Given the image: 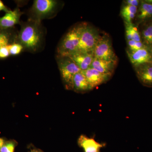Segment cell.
I'll use <instances>...</instances> for the list:
<instances>
[{
  "label": "cell",
  "mask_w": 152,
  "mask_h": 152,
  "mask_svg": "<svg viewBox=\"0 0 152 152\" xmlns=\"http://www.w3.org/2000/svg\"><path fill=\"white\" fill-rule=\"evenodd\" d=\"M21 28L18 33L16 43L21 45L24 50L35 53L44 42V32L41 22L29 19L20 23Z\"/></svg>",
  "instance_id": "cell-1"
},
{
  "label": "cell",
  "mask_w": 152,
  "mask_h": 152,
  "mask_svg": "<svg viewBox=\"0 0 152 152\" xmlns=\"http://www.w3.org/2000/svg\"><path fill=\"white\" fill-rule=\"evenodd\" d=\"M86 23L82 22L76 24L69 30L58 45L57 56L69 57L77 52L81 35Z\"/></svg>",
  "instance_id": "cell-2"
},
{
  "label": "cell",
  "mask_w": 152,
  "mask_h": 152,
  "mask_svg": "<svg viewBox=\"0 0 152 152\" xmlns=\"http://www.w3.org/2000/svg\"><path fill=\"white\" fill-rule=\"evenodd\" d=\"M62 6L56 0H35L30 10V18L38 21L56 16Z\"/></svg>",
  "instance_id": "cell-3"
},
{
  "label": "cell",
  "mask_w": 152,
  "mask_h": 152,
  "mask_svg": "<svg viewBox=\"0 0 152 152\" xmlns=\"http://www.w3.org/2000/svg\"><path fill=\"white\" fill-rule=\"evenodd\" d=\"M57 61L66 88L68 90H72L74 76L81 72V70L69 57L57 56Z\"/></svg>",
  "instance_id": "cell-4"
},
{
  "label": "cell",
  "mask_w": 152,
  "mask_h": 152,
  "mask_svg": "<svg viewBox=\"0 0 152 152\" xmlns=\"http://www.w3.org/2000/svg\"><path fill=\"white\" fill-rule=\"evenodd\" d=\"M101 36L96 28L87 23L81 35L76 53H93Z\"/></svg>",
  "instance_id": "cell-5"
},
{
  "label": "cell",
  "mask_w": 152,
  "mask_h": 152,
  "mask_svg": "<svg viewBox=\"0 0 152 152\" xmlns=\"http://www.w3.org/2000/svg\"><path fill=\"white\" fill-rule=\"evenodd\" d=\"M93 53L95 58L118 63V57L114 52L111 40L108 35L101 36Z\"/></svg>",
  "instance_id": "cell-6"
},
{
  "label": "cell",
  "mask_w": 152,
  "mask_h": 152,
  "mask_svg": "<svg viewBox=\"0 0 152 152\" xmlns=\"http://www.w3.org/2000/svg\"><path fill=\"white\" fill-rule=\"evenodd\" d=\"M126 53L134 68L144 64L152 63V48L146 46L135 51L126 50Z\"/></svg>",
  "instance_id": "cell-7"
},
{
  "label": "cell",
  "mask_w": 152,
  "mask_h": 152,
  "mask_svg": "<svg viewBox=\"0 0 152 152\" xmlns=\"http://www.w3.org/2000/svg\"><path fill=\"white\" fill-rule=\"evenodd\" d=\"M82 72L86 78L91 90L107 82L112 76L111 75L102 73L91 68Z\"/></svg>",
  "instance_id": "cell-8"
},
{
  "label": "cell",
  "mask_w": 152,
  "mask_h": 152,
  "mask_svg": "<svg viewBox=\"0 0 152 152\" xmlns=\"http://www.w3.org/2000/svg\"><path fill=\"white\" fill-rule=\"evenodd\" d=\"M23 13L18 8L6 13L4 16L0 17V28H11L15 25L20 24V19Z\"/></svg>",
  "instance_id": "cell-9"
},
{
  "label": "cell",
  "mask_w": 152,
  "mask_h": 152,
  "mask_svg": "<svg viewBox=\"0 0 152 152\" xmlns=\"http://www.w3.org/2000/svg\"><path fill=\"white\" fill-rule=\"evenodd\" d=\"M77 143L84 152H101V149L106 145L104 143L99 142L94 138L89 137L84 134L80 136Z\"/></svg>",
  "instance_id": "cell-10"
},
{
  "label": "cell",
  "mask_w": 152,
  "mask_h": 152,
  "mask_svg": "<svg viewBox=\"0 0 152 152\" xmlns=\"http://www.w3.org/2000/svg\"><path fill=\"white\" fill-rule=\"evenodd\" d=\"M139 80L145 86L152 87V63L134 68Z\"/></svg>",
  "instance_id": "cell-11"
},
{
  "label": "cell",
  "mask_w": 152,
  "mask_h": 152,
  "mask_svg": "<svg viewBox=\"0 0 152 152\" xmlns=\"http://www.w3.org/2000/svg\"><path fill=\"white\" fill-rule=\"evenodd\" d=\"M81 71L91 67L94 56L93 53H76L69 56Z\"/></svg>",
  "instance_id": "cell-12"
},
{
  "label": "cell",
  "mask_w": 152,
  "mask_h": 152,
  "mask_svg": "<svg viewBox=\"0 0 152 152\" xmlns=\"http://www.w3.org/2000/svg\"><path fill=\"white\" fill-rule=\"evenodd\" d=\"M117 62L94 58L91 67L104 74L113 75Z\"/></svg>",
  "instance_id": "cell-13"
},
{
  "label": "cell",
  "mask_w": 152,
  "mask_h": 152,
  "mask_svg": "<svg viewBox=\"0 0 152 152\" xmlns=\"http://www.w3.org/2000/svg\"><path fill=\"white\" fill-rule=\"evenodd\" d=\"M136 16L138 23H141L152 19V4L145 1L140 2Z\"/></svg>",
  "instance_id": "cell-14"
},
{
  "label": "cell",
  "mask_w": 152,
  "mask_h": 152,
  "mask_svg": "<svg viewBox=\"0 0 152 152\" xmlns=\"http://www.w3.org/2000/svg\"><path fill=\"white\" fill-rule=\"evenodd\" d=\"M72 90L80 93L87 92L91 90L86 78L82 71L74 76Z\"/></svg>",
  "instance_id": "cell-15"
},
{
  "label": "cell",
  "mask_w": 152,
  "mask_h": 152,
  "mask_svg": "<svg viewBox=\"0 0 152 152\" xmlns=\"http://www.w3.org/2000/svg\"><path fill=\"white\" fill-rule=\"evenodd\" d=\"M18 35L13 28H0V48L16 43Z\"/></svg>",
  "instance_id": "cell-16"
},
{
  "label": "cell",
  "mask_w": 152,
  "mask_h": 152,
  "mask_svg": "<svg viewBox=\"0 0 152 152\" xmlns=\"http://www.w3.org/2000/svg\"><path fill=\"white\" fill-rule=\"evenodd\" d=\"M126 37L127 41L141 42L140 34L134 24L124 22Z\"/></svg>",
  "instance_id": "cell-17"
},
{
  "label": "cell",
  "mask_w": 152,
  "mask_h": 152,
  "mask_svg": "<svg viewBox=\"0 0 152 152\" xmlns=\"http://www.w3.org/2000/svg\"><path fill=\"white\" fill-rule=\"evenodd\" d=\"M138 7L124 4L121 9L120 15L124 20V22L133 23V20L135 18Z\"/></svg>",
  "instance_id": "cell-18"
},
{
  "label": "cell",
  "mask_w": 152,
  "mask_h": 152,
  "mask_svg": "<svg viewBox=\"0 0 152 152\" xmlns=\"http://www.w3.org/2000/svg\"><path fill=\"white\" fill-rule=\"evenodd\" d=\"M140 34L141 42L144 45L152 48V23L145 26Z\"/></svg>",
  "instance_id": "cell-19"
},
{
  "label": "cell",
  "mask_w": 152,
  "mask_h": 152,
  "mask_svg": "<svg viewBox=\"0 0 152 152\" xmlns=\"http://www.w3.org/2000/svg\"><path fill=\"white\" fill-rule=\"evenodd\" d=\"M128 50L135 51L146 46L141 42H137L134 40L127 41Z\"/></svg>",
  "instance_id": "cell-20"
},
{
  "label": "cell",
  "mask_w": 152,
  "mask_h": 152,
  "mask_svg": "<svg viewBox=\"0 0 152 152\" xmlns=\"http://www.w3.org/2000/svg\"><path fill=\"white\" fill-rule=\"evenodd\" d=\"M9 46L10 56H17L22 51L24 50L23 46L18 43H15L10 45Z\"/></svg>",
  "instance_id": "cell-21"
},
{
  "label": "cell",
  "mask_w": 152,
  "mask_h": 152,
  "mask_svg": "<svg viewBox=\"0 0 152 152\" xmlns=\"http://www.w3.org/2000/svg\"><path fill=\"white\" fill-rule=\"evenodd\" d=\"M16 146V143L13 141L5 142L0 149V152H14Z\"/></svg>",
  "instance_id": "cell-22"
},
{
  "label": "cell",
  "mask_w": 152,
  "mask_h": 152,
  "mask_svg": "<svg viewBox=\"0 0 152 152\" xmlns=\"http://www.w3.org/2000/svg\"><path fill=\"white\" fill-rule=\"evenodd\" d=\"M9 46L1 47L0 48V59L7 58L10 56Z\"/></svg>",
  "instance_id": "cell-23"
},
{
  "label": "cell",
  "mask_w": 152,
  "mask_h": 152,
  "mask_svg": "<svg viewBox=\"0 0 152 152\" xmlns=\"http://www.w3.org/2000/svg\"><path fill=\"white\" fill-rule=\"evenodd\" d=\"M140 1L139 0H126L124 1V4L138 7Z\"/></svg>",
  "instance_id": "cell-24"
},
{
  "label": "cell",
  "mask_w": 152,
  "mask_h": 152,
  "mask_svg": "<svg viewBox=\"0 0 152 152\" xmlns=\"http://www.w3.org/2000/svg\"><path fill=\"white\" fill-rule=\"evenodd\" d=\"M2 11L4 12H5L7 13L11 11V10H10L3 3V2L1 1L0 0V11Z\"/></svg>",
  "instance_id": "cell-25"
},
{
  "label": "cell",
  "mask_w": 152,
  "mask_h": 152,
  "mask_svg": "<svg viewBox=\"0 0 152 152\" xmlns=\"http://www.w3.org/2000/svg\"><path fill=\"white\" fill-rule=\"evenodd\" d=\"M29 152H43L42 151H41V150L39 149L34 148L32 149H31Z\"/></svg>",
  "instance_id": "cell-26"
},
{
  "label": "cell",
  "mask_w": 152,
  "mask_h": 152,
  "mask_svg": "<svg viewBox=\"0 0 152 152\" xmlns=\"http://www.w3.org/2000/svg\"><path fill=\"white\" fill-rule=\"evenodd\" d=\"M5 142V141L4 139L1 138H0V149L2 147L4 144Z\"/></svg>",
  "instance_id": "cell-27"
}]
</instances>
